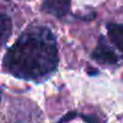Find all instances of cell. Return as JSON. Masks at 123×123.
Masks as SVG:
<instances>
[{
    "instance_id": "6da1fadb",
    "label": "cell",
    "mask_w": 123,
    "mask_h": 123,
    "mask_svg": "<svg viewBox=\"0 0 123 123\" xmlns=\"http://www.w3.org/2000/svg\"><path fill=\"white\" fill-rule=\"evenodd\" d=\"M57 42L45 27L27 29L4 58V68L13 76L30 81H42L58 67Z\"/></svg>"
},
{
    "instance_id": "7a4b0ae2",
    "label": "cell",
    "mask_w": 123,
    "mask_h": 123,
    "mask_svg": "<svg viewBox=\"0 0 123 123\" xmlns=\"http://www.w3.org/2000/svg\"><path fill=\"white\" fill-rule=\"evenodd\" d=\"M92 58L100 64H107V65H115L119 60L117 53L112 49L111 46H109V43L104 37H100L95 49L92 53Z\"/></svg>"
},
{
    "instance_id": "3957f363",
    "label": "cell",
    "mask_w": 123,
    "mask_h": 123,
    "mask_svg": "<svg viewBox=\"0 0 123 123\" xmlns=\"http://www.w3.org/2000/svg\"><path fill=\"white\" fill-rule=\"evenodd\" d=\"M71 0H43L42 10L57 18H62L68 15L70 10Z\"/></svg>"
},
{
    "instance_id": "277c9868",
    "label": "cell",
    "mask_w": 123,
    "mask_h": 123,
    "mask_svg": "<svg viewBox=\"0 0 123 123\" xmlns=\"http://www.w3.org/2000/svg\"><path fill=\"white\" fill-rule=\"evenodd\" d=\"M107 34L112 43L123 53V24H115V23L109 24Z\"/></svg>"
},
{
    "instance_id": "5b68a950",
    "label": "cell",
    "mask_w": 123,
    "mask_h": 123,
    "mask_svg": "<svg viewBox=\"0 0 123 123\" xmlns=\"http://www.w3.org/2000/svg\"><path fill=\"white\" fill-rule=\"evenodd\" d=\"M0 27H1V45L5 46L11 35V30H12L11 19L5 13H1V17H0Z\"/></svg>"
}]
</instances>
